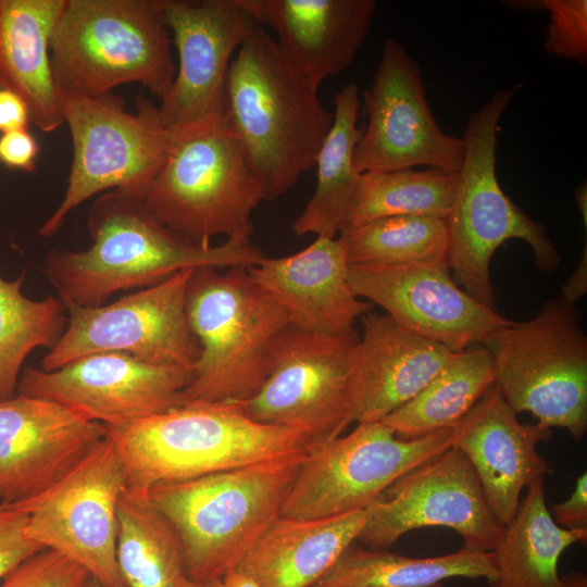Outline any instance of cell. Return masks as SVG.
<instances>
[{"instance_id": "1", "label": "cell", "mask_w": 587, "mask_h": 587, "mask_svg": "<svg viewBox=\"0 0 587 587\" xmlns=\"http://www.w3.org/2000/svg\"><path fill=\"white\" fill-rule=\"evenodd\" d=\"M87 226V249L47 255V277L65 309L100 307L114 292L147 288L185 270L250 268L265 257L245 241L198 246L163 225L143 199L118 189L95 198Z\"/></svg>"}, {"instance_id": "2", "label": "cell", "mask_w": 587, "mask_h": 587, "mask_svg": "<svg viewBox=\"0 0 587 587\" xmlns=\"http://www.w3.org/2000/svg\"><path fill=\"white\" fill-rule=\"evenodd\" d=\"M259 25L235 53L224 113L263 187L265 200L287 192L314 167L334 118Z\"/></svg>"}, {"instance_id": "3", "label": "cell", "mask_w": 587, "mask_h": 587, "mask_svg": "<svg viewBox=\"0 0 587 587\" xmlns=\"http://www.w3.org/2000/svg\"><path fill=\"white\" fill-rule=\"evenodd\" d=\"M127 488L149 491L176 483L304 451L301 433L251 419L236 402L188 403L108 427Z\"/></svg>"}, {"instance_id": "4", "label": "cell", "mask_w": 587, "mask_h": 587, "mask_svg": "<svg viewBox=\"0 0 587 587\" xmlns=\"http://www.w3.org/2000/svg\"><path fill=\"white\" fill-rule=\"evenodd\" d=\"M307 449L149 490L179 538L189 580L215 579L239 565L280 516Z\"/></svg>"}, {"instance_id": "5", "label": "cell", "mask_w": 587, "mask_h": 587, "mask_svg": "<svg viewBox=\"0 0 587 587\" xmlns=\"http://www.w3.org/2000/svg\"><path fill=\"white\" fill-rule=\"evenodd\" d=\"M185 307L200 355L180 405L250 399L268 374L277 339L290 325L285 310L245 267L193 268Z\"/></svg>"}, {"instance_id": "6", "label": "cell", "mask_w": 587, "mask_h": 587, "mask_svg": "<svg viewBox=\"0 0 587 587\" xmlns=\"http://www.w3.org/2000/svg\"><path fill=\"white\" fill-rule=\"evenodd\" d=\"M163 0H65L50 38L62 95L97 97L138 83L162 100L176 65Z\"/></svg>"}, {"instance_id": "7", "label": "cell", "mask_w": 587, "mask_h": 587, "mask_svg": "<svg viewBox=\"0 0 587 587\" xmlns=\"http://www.w3.org/2000/svg\"><path fill=\"white\" fill-rule=\"evenodd\" d=\"M520 85L496 91L471 114L463 140V164L451 212L446 262L454 282L480 303L496 309L490 262L508 240L525 241L535 265L555 270L561 254L545 226L532 218L502 190L496 171L499 122Z\"/></svg>"}, {"instance_id": "8", "label": "cell", "mask_w": 587, "mask_h": 587, "mask_svg": "<svg viewBox=\"0 0 587 587\" xmlns=\"http://www.w3.org/2000/svg\"><path fill=\"white\" fill-rule=\"evenodd\" d=\"M143 201L167 228L209 247L216 236L250 242L251 216L265 196L224 113L171 135L166 157Z\"/></svg>"}, {"instance_id": "9", "label": "cell", "mask_w": 587, "mask_h": 587, "mask_svg": "<svg viewBox=\"0 0 587 587\" xmlns=\"http://www.w3.org/2000/svg\"><path fill=\"white\" fill-rule=\"evenodd\" d=\"M575 303L555 297L534 317L496 332L484 345L495 384L516 412L565 429L579 441L587 433V336Z\"/></svg>"}, {"instance_id": "10", "label": "cell", "mask_w": 587, "mask_h": 587, "mask_svg": "<svg viewBox=\"0 0 587 587\" xmlns=\"http://www.w3.org/2000/svg\"><path fill=\"white\" fill-rule=\"evenodd\" d=\"M62 96L73 160L63 199L39 228L46 238L61 229L72 210L101 191L118 189L143 199L171 143L158 105L142 95L136 114L113 92Z\"/></svg>"}, {"instance_id": "11", "label": "cell", "mask_w": 587, "mask_h": 587, "mask_svg": "<svg viewBox=\"0 0 587 587\" xmlns=\"http://www.w3.org/2000/svg\"><path fill=\"white\" fill-rule=\"evenodd\" d=\"M452 430L399 438L379 421L311 444L280 515L326 519L365 510L403 474L449 448Z\"/></svg>"}, {"instance_id": "12", "label": "cell", "mask_w": 587, "mask_h": 587, "mask_svg": "<svg viewBox=\"0 0 587 587\" xmlns=\"http://www.w3.org/2000/svg\"><path fill=\"white\" fill-rule=\"evenodd\" d=\"M127 487L107 435L36 496L7 503L27 514L26 536L84 567L101 587H125L116 561L117 505Z\"/></svg>"}, {"instance_id": "13", "label": "cell", "mask_w": 587, "mask_h": 587, "mask_svg": "<svg viewBox=\"0 0 587 587\" xmlns=\"http://www.w3.org/2000/svg\"><path fill=\"white\" fill-rule=\"evenodd\" d=\"M358 337L289 325L276 341L260 389L236 403L254 421L297 430L311 444L340 436L353 423L351 371Z\"/></svg>"}, {"instance_id": "14", "label": "cell", "mask_w": 587, "mask_h": 587, "mask_svg": "<svg viewBox=\"0 0 587 587\" xmlns=\"http://www.w3.org/2000/svg\"><path fill=\"white\" fill-rule=\"evenodd\" d=\"M192 270L182 271L109 304L66 308V328L42 358L41 370L53 371L96 352H122L192 374L200 355L185 307Z\"/></svg>"}, {"instance_id": "15", "label": "cell", "mask_w": 587, "mask_h": 587, "mask_svg": "<svg viewBox=\"0 0 587 587\" xmlns=\"http://www.w3.org/2000/svg\"><path fill=\"white\" fill-rule=\"evenodd\" d=\"M363 103L367 123L353 155L359 174L415 166L460 172L463 137L440 127L430 110L420 65L397 39L384 41Z\"/></svg>"}, {"instance_id": "16", "label": "cell", "mask_w": 587, "mask_h": 587, "mask_svg": "<svg viewBox=\"0 0 587 587\" xmlns=\"http://www.w3.org/2000/svg\"><path fill=\"white\" fill-rule=\"evenodd\" d=\"M367 509L357 541L370 550H386L414 529L441 526L457 532L463 547L490 552L504 530L472 465L452 447L403 474Z\"/></svg>"}, {"instance_id": "17", "label": "cell", "mask_w": 587, "mask_h": 587, "mask_svg": "<svg viewBox=\"0 0 587 587\" xmlns=\"http://www.w3.org/2000/svg\"><path fill=\"white\" fill-rule=\"evenodd\" d=\"M163 17L178 52V67L158 109L173 135L224 114L233 57L263 24L249 0H163Z\"/></svg>"}, {"instance_id": "18", "label": "cell", "mask_w": 587, "mask_h": 587, "mask_svg": "<svg viewBox=\"0 0 587 587\" xmlns=\"http://www.w3.org/2000/svg\"><path fill=\"white\" fill-rule=\"evenodd\" d=\"M191 372L122 352H96L53 371L26 367L17 395L60 403L108 427L180 405Z\"/></svg>"}, {"instance_id": "19", "label": "cell", "mask_w": 587, "mask_h": 587, "mask_svg": "<svg viewBox=\"0 0 587 587\" xmlns=\"http://www.w3.org/2000/svg\"><path fill=\"white\" fill-rule=\"evenodd\" d=\"M355 295L398 325L451 351L485 345L512 320L477 301L452 278L447 263L349 264Z\"/></svg>"}, {"instance_id": "20", "label": "cell", "mask_w": 587, "mask_h": 587, "mask_svg": "<svg viewBox=\"0 0 587 587\" xmlns=\"http://www.w3.org/2000/svg\"><path fill=\"white\" fill-rule=\"evenodd\" d=\"M105 435V426L60 403L17 395L0 400V500L50 487Z\"/></svg>"}, {"instance_id": "21", "label": "cell", "mask_w": 587, "mask_h": 587, "mask_svg": "<svg viewBox=\"0 0 587 587\" xmlns=\"http://www.w3.org/2000/svg\"><path fill=\"white\" fill-rule=\"evenodd\" d=\"M551 436L552 429L538 423H521L494 383L453 427L450 447L465 455L491 511L505 526L519 510L523 489L550 472L537 446Z\"/></svg>"}, {"instance_id": "22", "label": "cell", "mask_w": 587, "mask_h": 587, "mask_svg": "<svg viewBox=\"0 0 587 587\" xmlns=\"http://www.w3.org/2000/svg\"><path fill=\"white\" fill-rule=\"evenodd\" d=\"M248 272L285 310L289 324L304 330L355 337V321L372 307L351 287L349 262L338 237H316L290 255L264 257Z\"/></svg>"}, {"instance_id": "23", "label": "cell", "mask_w": 587, "mask_h": 587, "mask_svg": "<svg viewBox=\"0 0 587 587\" xmlns=\"http://www.w3.org/2000/svg\"><path fill=\"white\" fill-rule=\"evenodd\" d=\"M351 371L352 419L383 421L417 395L454 351L412 334L388 314L361 316Z\"/></svg>"}, {"instance_id": "24", "label": "cell", "mask_w": 587, "mask_h": 587, "mask_svg": "<svg viewBox=\"0 0 587 587\" xmlns=\"http://www.w3.org/2000/svg\"><path fill=\"white\" fill-rule=\"evenodd\" d=\"M249 1L289 66L317 89L352 64L376 12L374 0Z\"/></svg>"}, {"instance_id": "25", "label": "cell", "mask_w": 587, "mask_h": 587, "mask_svg": "<svg viewBox=\"0 0 587 587\" xmlns=\"http://www.w3.org/2000/svg\"><path fill=\"white\" fill-rule=\"evenodd\" d=\"M369 509L326 519L279 516L237 570L258 587H311L357 538Z\"/></svg>"}, {"instance_id": "26", "label": "cell", "mask_w": 587, "mask_h": 587, "mask_svg": "<svg viewBox=\"0 0 587 587\" xmlns=\"http://www.w3.org/2000/svg\"><path fill=\"white\" fill-rule=\"evenodd\" d=\"M65 0H0V86L26 102L45 133L64 124L63 96L52 72L50 38Z\"/></svg>"}, {"instance_id": "27", "label": "cell", "mask_w": 587, "mask_h": 587, "mask_svg": "<svg viewBox=\"0 0 587 587\" xmlns=\"http://www.w3.org/2000/svg\"><path fill=\"white\" fill-rule=\"evenodd\" d=\"M587 530L555 524L546 502L544 478L526 487L512 521L491 551L495 577L489 587H563L559 560L572 545H586Z\"/></svg>"}, {"instance_id": "28", "label": "cell", "mask_w": 587, "mask_h": 587, "mask_svg": "<svg viewBox=\"0 0 587 587\" xmlns=\"http://www.w3.org/2000/svg\"><path fill=\"white\" fill-rule=\"evenodd\" d=\"M334 105L332 126L315 160L314 193L292 224L296 236L337 237L360 176L353 162L362 134V128L358 127L359 86L354 83L344 86L335 93Z\"/></svg>"}, {"instance_id": "29", "label": "cell", "mask_w": 587, "mask_h": 587, "mask_svg": "<svg viewBox=\"0 0 587 587\" xmlns=\"http://www.w3.org/2000/svg\"><path fill=\"white\" fill-rule=\"evenodd\" d=\"M495 383L492 357L484 345L454 351L440 372L382 422L397 436L416 438L454 427Z\"/></svg>"}, {"instance_id": "30", "label": "cell", "mask_w": 587, "mask_h": 587, "mask_svg": "<svg viewBox=\"0 0 587 587\" xmlns=\"http://www.w3.org/2000/svg\"><path fill=\"white\" fill-rule=\"evenodd\" d=\"M492 552L462 547L455 552L411 558L351 545L311 587H430L448 578L494 579Z\"/></svg>"}, {"instance_id": "31", "label": "cell", "mask_w": 587, "mask_h": 587, "mask_svg": "<svg viewBox=\"0 0 587 587\" xmlns=\"http://www.w3.org/2000/svg\"><path fill=\"white\" fill-rule=\"evenodd\" d=\"M117 522L116 561L125 587H186L179 538L149 491L126 487Z\"/></svg>"}, {"instance_id": "32", "label": "cell", "mask_w": 587, "mask_h": 587, "mask_svg": "<svg viewBox=\"0 0 587 587\" xmlns=\"http://www.w3.org/2000/svg\"><path fill=\"white\" fill-rule=\"evenodd\" d=\"M457 189L458 174L434 167L364 172L359 176L345 224L401 215L446 220Z\"/></svg>"}, {"instance_id": "33", "label": "cell", "mask_w": 587, "mask_h": 587, "mask_svg": "<svg viewBox=\"0 0 587 587\" xmlns=\"http://www.w3.org/2000/svg\"><path fill=\"white\" fill-rule=\"evenodd\" d=\"M337 237L349 264L447 263V225L434 216L401 215L345 224Z\"/></svg>"}, {"instance_id": "34", "label": "cell", "mask_w": 587, "mask_h": 587, "mask_svg": "<svg viewBox=\"0 0 587 587\" xmlns=\"http://www.w3.org/2000/svg\"><path fill=\"white\" fill-rule=\"evenodd\" d=\"M24 278V273L14 280L0 276V400L16 396L21 369L30 351L52 349L67 325L61 299L27 298L22 291Z\"/></svg>"}, {"instance_id": "35", "label": "cell", "mask_w": 587, "mask_h": 587, "mask_svg": "<svg viewBox=\"0 0 587 587\" xmlns=\"http://www.w3.org/2000/svg\"><path fill=\"white\" fill-rule=\"evenodd\" d=\"M549 15L544 50L555 58L587 62V1L541 0Z\"/></svg>"}, {"instance_id": "36", "label": "cell", "mask_w": 587, "mask_h": 587, "mask_svg": "<svg viewBox=\"0 0 587 587\" xmlns=\"http://www.w3.org/2000/svg\"><path fill=\"white\" fill-rule=\"evenodd\" d=\"M89 576L66 557L43 549L9 573L0 587H82Z\"/></svg>"}, {"instance_id": "37", "label": "cell", "mask_w": 587, "mask_h": 587, "mask_svg": "<svg viewBox=\"0 0 587 587\" xmlns=\"http://www.w3.org/2000/svg\"><path fill=\"white\" fill-rule=\"evenodd\" d=\"M27 514L10 504L0 503V579L21 563L43 550L25 534Z\"/></svg>"}, {"instance_id": "38", "label": "cell", "mask_w": 587, "mask_h": 587, "mask_svg": "<svg viewBox=\"0 0 587 587\" xmlns=\"http://www.w3.org/2000/svg\"><path fill=\"white\" fill-rule=\"evenodd\" d=\"M38 152V142L28 129L0 135V164L8 168L35 172Z\"/></svg>"}, {"instance_id": "39", "label": "cell", "mask_w": 587, "mask_h": 587, "mask_svg": "<svg viewBox=\"0 0 587 587\" xmlns=\"http://www.w3.org/2000/svg\"><path fill=\"white\" fill-rule=\"evenodd\" d=\"M555 524L569 530H587V473L578 476L567 500L551 504L549 510Z\"/></svg>"}, {"instance_id": "40", "label": "cell", "mask_w": 587, "mask_h": 587, "mask_svg": "<svg viewBox=\"0 0 587 587\" xmlns=\"http://www.w3.org/2000/svg\"><path fill=\"white\" fill-rule=\"evenodd\" d=\"M30 114L26 102L13 90L0 86V134L28 129Z\"/></svg>"}, {"instance_id": "41", "label": "cell", "mask_w": 587, "mask_h": 587, "mask_svg": "<svg viewBox=\"0 0 587 587\" xmlns=\"http://www.w3.org/2000/svg\"><path fill=\"white\" fill-rule=\"evenodd\" d=\"M587 292V246L585 241L584 251L578 265L564 283L561 297L571 303H576L578 299Z\"/></svg>"}, {"instance_id": "42", "label": "cell", "mask_w": 587, "mask_h": 587, "mask_svg": "<svg viewBox=\"0 0 587 587\" xmlns=\"http://www.w3.org/2000/svg\"><path fill=\"white\" fill-rule=\"evenodd\" d=\"M186 587H258L255 583L241 571L235 569L223 576L202 583L187 579Z\"/></svg>"}, {"instance_id": "43", "label": "cell", "mask_w": 587, "mask_h": 587, "mask_svg": "<svg viewBox=\"0 0 587 587\" xmlns=\"http://www.w3.org/2000/svg\"><path fill=\"white\" fill-rule=\"evenodd\" d=\"M575 202L582 215L585 230L587 229V185L586 180L580 183L575 189Z\"/></svg>"}, {"instance_id": "44", "label": "cell", "mask_w": 587, "mask_h": 587, "mask_svg": "<svg viewBox=\"0 0 587 587\" xmlns=\"http://www.w3.org/2000/svg\"><path fill=\"white\" fill-rule=\"evenodd\" d=\"M563 587H587V578L584 573L574 572L561 576Z\"/></svg>"}, {"instance_id": "45", "label": "cell", "mask_w": 587, "mask_h": 587, "mask_svg": "<svg viewBox=\"0 0 587 587\" xmlns=\"http://www.w3.org/2000/svg\"><path fill=\"white\" fill-rule=\"evenodd\" d=\"M82 587H101V586L95 578L89 576Z\"/></svg>"}, {"instance_id": "46", "label": "cell", "mask_w": 587, "mask_h": 587, "mask_svg": "<svg viewBox=\"0 0 587 587\" xmlns=\"http://www.w3.org/2000/svg\"><path fill=\"white\" fill-rule=\"evenodd\" d=\"M430 587H444V584L442 583L441 584H436V585H433Z\"/></svg>"}]
</instances>
